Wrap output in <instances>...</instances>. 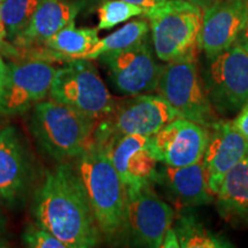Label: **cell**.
I'll list each match as a JSON object with an SVG mask.
<instances>
[{
  "mask_svg": "<svg viewBox=\"0 0 248 248\" xmlns=\"http://www.w3.org/2000/svg\"><path fill=\"white\" fill-rule=\"evenodd\" d=\"M161 247H181L179 246V240L175 229L172 228L168 229V231L166 232V234H164L163 237Z\"/></svg>",
  "mask_w": 248,
  "mask_h": 248,
  "instance_id": "cell-27",
  "label": "cell"
},
{
  "mask_svg": "<svg viewBox=\"0 0 248 248\" xmlns=\"http://www.w3.org/2000/svg\"><path fill=\"white\" fill-rule=\"evenodd\" d=\"M123 1L130 2V4H133V5L140 6V7L144 8L145 11H147V9L153 8V7H155V6L161 5L162 2L167 1V0H123Z\"/></svg>",
  "mask_w": 248,
  "mask_h": 248,
  "instance_id": "cell-28",
  "label": "cell"
},
{
  "mask_svg": "<svg viewBox=\"0 0 248 248\" xmlns=\"http://www.w3.org/2000/svg\"><path fill=\"white\" fill-rule=\"evenodd\" d=\"M31 215L66 248H90L100 241L84 185L71 162L59 163L45 173L32 193Z\"/></svg>",
  "mask_w": 248,
  "mask_h": 248,
  "instance_id": "cell-1",
  "label": "cell"
},
{
  "mask_svg": "<svg viewBox=\"0 0 248 248\" xmlns=\"http://www.w3.org/2000/svg\"><path fill=\"white\" fill-rule=\"evenodd\" d=\"M99 142L106 148L123 187L153 184L159 161L155 156L152 136L124 135Z\"/></svg>",
  "mask_w": 248,
  "mask_h": 248,
  "instance_id": "cell-14",
  "label": "cell"
},
{
  "mask_svg": "<svg viewBox=\"0 0 248 248\" xmlns=\"http://www.w3.org/2000/svg\"><path fill=\"white\" fill-rule=\"evenodd\" d=\"M49 99L100 122L114 110L116 100L88 59H74L58 68Z\"/></svg>",
  "mask_w": 248,
  "mask_h": 248,
  "instance_id": "cell-5",
  "label": "cell"
},
{
  "mask_svg": "<svg viewBox=\"0 0 248 248\" xmlns=\"http://www.w3.org/2000/svg\"><path fill=\"white\" fill-rule=\"evenodd\" d=\"M37 166L22 132L14 125L0 130V203L17 209L33 193Z\"/></svg>",
  "mask_w": 248,
  "mask_h": 248,
  "instance_id": "cell-10",
  "label": "cell"
},
{
  "mask_svg": "<svg viewBox=\"0 0 248 248\" xmlns=\"http://www.w3.org/2000/svg\"><path fill=\"white\" fill-rule=\"evenodd\" d=\"M5 74H6V63L2 60L1 54H0V85L2 84L5 78Z\"/></svg>",
  "mask_w": 248,
  "mask_h": 248,
  "instance_id": "cell-32",
  "label": "cell"
},
{
  "mask_svg": "<svg viewBox=\"0 0 248 248\" xmlns=\"http://www.w3.org/2000/svg\"><path fill=\"white\" fill-rule=\"evenodd\" d=\"M1 2L2 1H1V0H0V9H1Z\"/></svg>",
  "mask_w": 248,
  "mask_h": 248,
  "instance_id": "cell-35",
  "label": "cell"
},
{
  "mask_svg": "<svg viewBox=\"0 0 248 248\" xmlns=\"http://www.w3.org/2000/svg\"><path fill=\"white\" fill-rule=\"evenodd\" d=\"M97 28H77L75 21L61 29L44 43V47L52 51L67 62L83 59L99 42Z\"/></svg>",
  "mask_w": 248,
  "mask_h": 248,
  "instance_id": "cell-20",
  "label": "cell"
},
{
  "mask_svg": "<svg viewBox=\"0 0 248 248\" xmlns=\"http://www.w3.org/2000/svg\"><path fill=\"white\" fill-rule=\"evenodd\" d=\"M1 246H2V245H1V244H0V247H1Z\"/></svg>",
  "mask_w": 248,
  "mask_h": 248,
  "instance_id": "cell-36",
  "label": "cell"
},
{
  "mask_svg": "<svg viewBox=\"0 0 248 248\" xmlns=\"http://www.w3.org/2000/svg\"><path fill=\"white\" fill-rule=\"evenodd\" d=\"M82 8L62 0H42L29 24L13 42L15 46H43L68 24L74 22Z\"/></svg>",
  "mask_w": 248,
  "mask_h": 248,
  "instance_id": "cell-18",
  "label": "cell"
},
{
  "mask_svg": "<svg viewBox=\"0 0 248 248\" xmlns=\"http://www.w3.org/2000/svg\"><path fill=\"white\" fill-rule=\"evenodd\" d=\"M179 246L185 248H217L226 247L216 237L206 231L202 226L195 224L192 219L183 218L179 221L177 229Z\"/></svg>",
  "mask_w": 248,
  "mask_h": 248,
  "instance_id": "cell-24",
  "label": "cell"
},
{
  "mask_svg": "<svg viewBox=\"0 0 248 248\" xmlns=\"http://www.w3.org/2000/svg\"><path fill=\"white\" fill-rule=\"evenodd\" d=\"M98 121L53 100H43L30 110L28 126L44 156L63 162L75 159L91 141Z\"/></svg>",
  "mask_w": 248,
  "mask_h": 248,
  "instance_id": "cell-3",
  "label": "cell"
},
{
  "mask_svg": "<svg viewBox=\"0 0 248 248\" xmlns=\"http://www.w3.org/2000/svg\"><path fill=\"white\" fill-rule=\"evenodd\" d=\"M248 0H216L203 11L199 48L213 59L237 42L246 23Z\"/></svg>",
  "mask_w": 248,
  "mask_h": 248,
  "instance_id": "cell-16",
  "label": "cell"
},
{
  "mask_svg": "<svg viewBox=\"0 0 248 248\" xmlns=\"http://www.w3.org/2000/svg\"><path fill=\"white\" fill-rule=\"evenodd\" d=\"M74 166L84 185L100 234L107 240L120 237L123 226L124 188L106 148L92 137L82 153L75 157Z\"/></svg>",
  "mask_w": 248,
  "mask_h": 248,
  "instance_id": "cell-2",
  "label": "cell"
},
{
  "mask_svg": "<svg viewBox=\"0 0 248 248\" xmlns=\"http://www.w3.org/2000/svg\"><path fill=\"white\" fill-rule=\"evenodd\" d=\"M208 131L209 140L202 161L208 190L216 195L226 173L248 154V141L232 121L217 120Z\"/></svg>",
  "mask_w": 248,
  "mask_h": 248,
  "instance_id": "cell-15",
  "label": "cell"
},
{
  "mask_svg": "<svg viewBox=\"0 0 248 248\" xmlns=\"http://www.w3.org/2000/svg\"><path fill=\"white\" fill-rule=\"evenodd\" d=\"M232 124L248 141V101L240 108L238 115L232 120Z\"/></svg>",
  "mask_w": 248,
  "mask_h": 248,
  "instance_id": "cell-26",
  "label": "cell"
},
{
  "mask_svg": "<svg viewBox=\"0 0 248 248\" xmlns=\"http://www.w3.org/2000/svg\"><path fill=\"white\" fill-rule=\"evenodd\" d=\"M5 39H6V30H5L4 23H2L1 21V17H0V43L4 42Z\"/></svg>",
  "mask_w": 248,
  "mask_h": 248,
  "instance_id": "cell-33",
  "label": "cell"
},
{
  "mask_svg": "<svg viewBox=\"0 0 248 248\" xmlns=\"http://www.w3.org/2000/svg\"><path fill=\"white\" fill-rule=\"evenodd\" d=\"M237 42H239L240 44H243L245 47L248 49V11H247V17H246V23H245V27L243 31H241L239 38H238Z\"/></svg>",
  "mask_w": 248,
  "mask_h": 248,
  "instance_id": "cell-30",
  "label": "cell"
},
{
  "mask_svg": "<svg viewBox=\"0 0 248 248\" xmlns=\"http://www.w3.org/2000/svg\"><path fill=\"white\" fill-rule=\"evenodd\" d=\"M40 2L42 0H2L0 17L8 42H13L23 32Z\"/></svg>",
  "mask_w": 248,
  "mask_h": 248,
  "instance_id": "cell-22",
  "label": "cell"
},
{
  "mask_svg": "<svg viewBox=\"0 0 248 248\" xmlns=\"http://www.w3.org/2000/svg\"><path fill=\"white\" fill-rule=\"evenodd\" d=\"M57 69L51 61L37 58H23L6 64L0 85V114L22 115L45 100Z\"/></svg>",
  "mask_w": 248,
  "mask_h": 248,
  "instance_id": "cell-9",
  "label": "cell"
},
{
  "mask_svg": "<svg viewBox=\"0 0 248 248\" xmlns=\"http://www.w3.org/2000/svg\"><path fill=\"white\" fill-rule=\"evenodd\" d=\"M145 13L140 6L130 4L123 0H101L97 9L98 30H108L117 24L126 22L131 17Z\"/></svg>",
  "mask_w": 248,
  "mask_h": 248,
  "instance_id": "cell-23",
  "label": "cell"
},
{
  "mask_svg": "<svg viewBox=\"0 0 248 248\" xmlns=\"http://www.w3.org/2000/svg\"><path fill=\"white\" fill-rule=\"evenodd\" d=\"M148 18L154 51L169 62L197 52L203 11L186 0H167L142 14Z\"/></svg>",
  "mask_w": 248,
  "mask_h": 248,
  "instance_id": "cell-4",
  "label": "cell"
},
{
  "mask_svg": "<svg viewBox=\"0 0 248 248\" xmlns=\"http://www.w3.org/2000/svg\"><path fill=\"white\" fill-rule=\"evenodd\" d=\"M1 1H2V0H1Z\"/></svg>",
  "mask_w": 248,
  "mask_h": 248,
  "instance_id": "cell-37",
  "label": "cell"
},
{
  "mask_svg": "<svg viewBox=\"0 0 248 248\" xmlns=\"http://www.w3.org/2000/svg\"><path fill=\"white\" fill-rule=\"evenodd\" d=\"M150 32V23L146 20H133L124 24L122 28L105 37L93 46V48L83 59L94 60L100 55L110 52L122 51V49L132 47L140 44L147 39Z\"/></svg>",
  "mask_w": 248,
  "mask_h": 248,
  "instance_id": "cell-21",
  "label": "cell"
},
{
  "mask_svg": "<svg viewBox=\"0 0 248 248\" xmlns=\"http://www.w3.org/2000/svg\"><path fill=\"white\" fill-rule=\"evenodd\" d=\"M216 198L223 218L228 222L248 223V154L226 173Z\"/></svg>",
  "mask_w": 248,
  "mask_h": 248,
  "instance_id": "cell-19",
  "label": "cell"
},
{
  "mask_svg": "<svg viewBox=\"0 0 248 248\" xmlns=\"http://www.w3.org/2000/svg\"><path fill=\"white\" fill-rule=\"evenodd\" d=\"M204 91L214 109L239 111L248 101V49L239 42L210 59Z\"/></svg>",
  "mask_w": 248,
  "mask_h": 248,
  "instance_id": "cell-11",
  "label": "cell"
},
{
  "mask_svg": "<svg viewBox=\"0 0 248 248\" xmlns=\"http://www.w3.org/2000/svg\"><path fill=\"white\" fill-rule=\"evenodd\" d=\"M159 183L168 191L172 202L183 207L208 204L214 195L207 186L203 161L185 167H170L163 164L156 172L154 183Z\"/></svg>",
  "mask_w": 248,
  "mask_h": 248,
  "instance_id": "cell-17",
  "label": "cell"
},
{
  "mask_svg": "<svg viewBox=\"0 0 248 248\" xmlns=\"http://www.w3.org/2000/svg\"><path fill=\"white\" fill-rule=\"evenodd\" d=\"M123 188L124 214L120 235L138 246L161 247L175 217L172 207L157 197L152 184Z\"/></svg>",
  "mask_w": 248,
  "mask_h": 248,
  "instance_id": "cell-8",
  "label": "cell"
},
{
  "mask_svg": "<svg viewBox=\"0 0 248 248\" xmlns=\"http://www.w3.org/2000/svg\"><path fill=\"white\" fill-rule=\"evenodd\" d=\"M156 91L177 111L179 117L199 123L207 129L218 120L200 78L197 52L162 66Z\"/></svg>",
  "mask_w": 248,
  "mask_h": 248,
  "instance_id": "cell-6",
  "label": "cell"
},
{
  "mask_svg": "<svg viewBox=\"0 0 248 248\" xmlns=\"http://www.w3.org/2000/svg\"><path fill=\"white\" fill-rule=\"evenodd\" d=\"M209 140L206 126L193 121L176 117L152 136L155 156L170 167H185L203 159Z\"/></svg>",
  "mask_w": 248,
  "mask_h": 248,
  "instance_id": "cell-13",
  "label": "cell"
},
{
  "mask_svg": "<svg viewBox=\"0 0 248 248\" xmlns=\"http://www.w3.org/2000/svg\"><path fill=\"white\" fill-rule=\"evenodd\" d=\"M23 245L30 248H66L64 244L54 234L40 228L39 225L29 224L22 233Z\"/></svg>",
  "mask_w": 248,
  "mask_h": 248,
  "instance_id": "cell-25",
  "label": "cell"
},
{
  "mask_svg": "<svg viewBox=\"0 0 248 248\" xmlns=\"http://www.w3.org/2000/svg\"><path fill=\"white\" fill-rule=\"evenodd\" d=\"M4 229H5V218L2 217L1 213H0V233L4 231Z\"/></svg>",
  "mask_w": 248,
  "mask_h": 248,
  "instance_id": "cell-34",
  "label": "cell"
},
{
  "mask_svg": "<svg viewBox=\"0 0 248 248\" xmlns=\"http://www.w3.org/2000/svg\"><path fill=\"white\" fill-rule=\"evenodd\" d=\"M186 1L192 2V4L199 6V7L204 11L206 8H208L210 5H213L216 0H186Z\"/></svg>",
  "mask_w": 248,
  "mask_h": 248,
  "instance_id": "cell-31",
  "label": "cell"
},
{
  "mask_svg": "<svg viewBox=\"0 0 248 248\" xmlns=\"http://www.w3.org/2000/svg\"><path fill=\"white\" fill-rule=\"evenodd\" d=\"M179 117L178 113L160 94L142 93L116 101L114 110L97 124L92 137L106 141L124 135L154 136Z\"/></svg>",
  "mask_w": 248,
  "mask_h": 248,
  "instance_id": "cell-7",
  "label": "cell"
},
{
  "mask_svg": "<svg viewBox=\"0 0 248 248\" xmlns=\"http://www.w3.org/2000/svg\"><path fill=\"white\" fill-rule=\"evenodd\" d=\"M62 1H66V2H69V4H73V5H76L80 7L82 9H84L86 7H91V6L95 5L97 2L101 1V0H62Z\"/></svg>",
  "mask_w": 248,
  "mask_h": 248,
  "instance_id": "cell-29",
  "label": "cell"
},
{
  "mask_svg": "<svg viewBox=\"0 0 248 248\" xmlns=\"http://www.w3.org/2000/svg\"><path fill=\"white\" fill-rule=\"evenodd\" d=\"M98 59L106 67L114 89L121 94L129 97L156 90L162 66L154 59L147 39L122 51L105 53Z\"/></svg>",
  "mask_w": 248,
  "mask_h": 248,
  "instance_id": "cell-12",
  "label": "cell"
}]
</instances>
